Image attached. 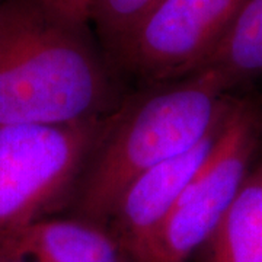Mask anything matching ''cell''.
I'll return each mask as SVG.
<instances>
[{
  "mask_svg": "<svg viewBox=\"0 0 262 262\" xmlns=\"http://www.w3.org/2000/svg\"><path fill=\"white\" fill-rule=\"evenodd\" d=\"M160 0H92V15L106 46L115 50Z\"/></svg>",
  "mask_w": 262,
  "mask_h": 262,
  "instance_id": "30bf717a",
  "label": "cell"
},
{
  "mask_svg": "<svg viewBox=\"0 0 262 262\" xmlns=\"http://www.w3.org/2000/svg\"><path fill=\"white\" fill-rule=\"evenodd\" d=\"M219 131L187 155L146 172L124 191L110 219L130 262H146L170 210L206 162Z\"/></svg>",
  "mask_w": 262,
  "mask_h": 262,
  "instance_id": "8992f818",
  "label": "cell"
},
{
  "mask_svg": "<svg viewBox=\"0 0 262 262\" xmlns=\"http://www.w3.org/2000/svg\"><path fill=\"white\" fill-rule=\"evenodd\" d=\"M38 3L70 27L83 29L91 22L92 0H37Z\"/></svg>",
  "mask_w": 262,
  "mask_h": 262,
  "instance_id": "8fae6325",
  "label": "cell"
},
{
  "mask_svg": "<svg viewBox=\"0 0 262 262\" xmlns=\"http://www.w3.org/2000/svg\"><path fill=\"white\" fill-rule=\"evenodd\" d=\"M108 94V77L82 29L37 0L0 5V125L99 118Z\"/></svg>",
  "mask_w": 262,
  "mask_h": 262,
  "instance_id": "6da1fadb",
  "label": "cell"
},
{
  "mask_svg": "<svg viewBox=\"0 0 262 262\" xmlns=\"http://www.w3.org/2000/svg\"><path fill=\"white\" fill-rule=\"evenodd\" d=\"M248 0H160L113 53L150 80L200 72Z\"/></svg>",
  "mask_w": 262,
  "mask_h": 262,
  "instance_id": "5b68a950",
  "label": "cell"
},
{
  "mask_svg": "<svg viewBox=\"0 0 262 262\" xmlns=\"http://www.w3.org/2000/svg\"><path fill=\"white\" fill-rule=\"evenodd\" d=\"M207 248L208 262H262V162L248 173Z\"/></svg>",
  "mask_w": 262,
  "mask_h": 262,
  "instance_id": "ba28073f",
  "label": "cell"
},
{
  "mask_svg": "<svg viewBox=\"0 0 262 262\" xmlns=\"http://www.w3.org/2000/svg\"><path fill=\"white\" fill-rule=\"evenodd\" d=\"M259 118L252 106L232 105L206 162L181 192L146 262H189L207 246L249 173Z\"/></svg>",
  "mask_w": 262,
  "mask_h": 262,
  "instance_id": "277c9868",
  "label": "cell"
},
{
  "mask_svg": "<svg viewBox=\"0 0 262 262\" xmlns=\"http://www.w3.org/2000/svg\"><path fill=\"white\" fill-rule=\"evenodd\" d=\"M3 2H5V0H0V5H2V3H3Z\"/></svg>",
  "mask_w": 262,
  "mask_h": 262,
  "instance_id": "4fadbf2b",
  "label": "cell"
},
{
  "mask_svg": "<svg viewBox=\"0 0 262 262\" xmlns=\"http://www.w3.org/2000/svg\"><path fill=\"white\" fill-rule=\"evenodd\" d=\"M0 245L31 262L130 261L113 230L82 217L41 219Z\"/></svg>",
  "mask_w": 262,
  "mask_h": 262,
  "instance_id": "52a82bcc",
  "label": "cell"
},
{
  "mask_svg": "<svg viewBox=\"0 0 262 262\" xmlns=\"http://www.w3.org/2000/svg\"><path fill=\"white\" fill-rule=\"evenodd\" d=\"M226 91L214 72L203 69L113 122L80 189V217L103 223L136 179L187 155L219 131L232 108Z\"/></svg>",
  "mask_w": 262,
  "mask_h": 262,
  "instance_id": "7a4b0ae2",
  "label": "cell"
},
{
  "mask_svg": "<svg viewBox=\"0 0 262 262\" xmlns=\"http://www.w3.org/2000/svg\"><path fill=\"white\" fill-rule=\"evenodd\" d=\"M113 121L0 125V244L64 195Z\"/></svg>",
  "mask_w": 262,
  "mask_h": 262,
  "instance_id": "3957f363",
  "label": "cell"
},
{
  "mask_svg": "<svg viewBox=\"0 0 262 262\" xmlns=\"http://www.w3.org/2000/svg\"><path fill=\"white\" fill-rule=\"evenodd\" d=\"M203 69L214 72L226 89L262 75V0L245 3Z\"/></svg>",
  "mask_w": 262,
  "mask_h": 262,
  "instance_id": "9c48e42d",
  "label": "cell"
},
{
  "mask_svg": "<svg viewBox=\"0 0 262 262\" xmlns=\"http://www.w3.org/2000/svg\"><path fill=\"white\" fill-rule=\"evenodd\" d=\"M0 262H31L28 258L19 255L5 245H0Z\"/></svg>",
  "mask_w": 262,
  "mask_h": 262,
  "instance_id": "7c38bea8",
  "label": "cell"
}]
</instances>
